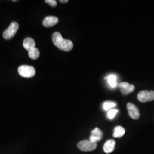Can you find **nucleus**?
I'll list each match as a JSON object with an SVG mask.
<instances>
[{"label":"nucleus","instance_id":"nucleus-2","mask_svg":"<svg viewBox=\"0 0 154 154\" xmlns=\"http://www.w3.org/2000/svg\"><path fill=\"white\" fill-rule=\"evenodd\" d=\"M19 74L21 77L25 78H31L35 75V70L33 66L29 65H21L18 69Z\"/></svg>","mask_w":154,"mask_h":154},{"label":"nucleus","instance_id":"nucleus-3","mask_svg":"<svg viewBox=\"0 0 154 154\" xmlns=\"http://www.w3.org/2000/svg\"><path fill=\"white\" fill-rule=\"evenodd\" d=\"M77 147L81 151L88 152L95 149L97 147V143L92 142L90 140H84L78 143Z\"/></svg>","mask_w":154,"mask_h":154},{"label":"nucleus","instance_id":"nucleus-18","mask_svg":"<svg viewBox=\"0 0 154 154\" xmlns=\"http://www.w3.org/2000/svg\"><path fill=\"white\" fill-rule=\"evenodd\" d=\"M45 2L49 4L50 5L53 7H55L57 6V1L55 0H46Z\"/></svg>","mask_w":154,"mask_h":154},{"label":"nucleus","instance_id":"nucleus-6","mask_svg":"<svg viewBox=\"0 0 154 154\" xmlns=\"http://www.w3.org/2000/svg\"><path fill=\"white\" fill-rule=\"evenodd\" d=\"M129 116L133 119H138L140 117L139 111L138 107L132 103H128L127 105Z\"/></svg>","mask_w":154,"mask_h":154},{"label":"nucleus","instance_id":"nucleus-13","mask_svg":"<svg viewBox=\"0 0 154 154\" xmlns=\"http://www.w3.org/2000/svg\"><path fill=\"white\" fill-rule=\"evenodd\" d=\"M105 79H107L108 82L109 83L110 86L111 88H115L117 85L116 83V79H117V77L114 74H111L108 77H106Z\"/></svg>","mask_w":154,"mask_h":154},{"label":"nucleus","instance_id":"nucleus-9","mask_svg":"<svg viewBox=\"0 0 154 154\" xmlns=\"http://www.w3.org/2000/svg\"><path fill=\"white\" fill-rule=\"evenodd\" d=\"M116 144V141L114 140H113V139L108 140L105 143L104 147H103V150H104L105 153L110 154L112 152H113L114 149H115Z\"/></svg>","mask_w":154,"mask_h":154},{"label":"nucleus","instance_id":"nucleus-4","mask_svg":"<svg viewBox=\"0 0 154 154\" xmlns=\"http://www.w3.org/2000/svg\"><path fill=\"white\" fill-rule=\"evenodd\" d=\"M19 28L18 23L16 22H12L9 26L3 33V37L6 39L13 38L17 33Z\"/></svg>","mask_w":154,"mask_h":154},{"label":"nucleus","instance_id":"nucleus-11","mask_svg":"<svg viewBox=\"0 0 154 154\" xmlns=\"http://www.w3.org/2000/svg\"><path fill=\"white\" fill-rule=\"evenodd\" d=\"M125 133V129L123 127L118 126L114 128V132L113 136L114 138H121L124 135Z\"/></svg>","mask_w":154,"mask_h":154},{"label":"nucleus","instance_id":"nucleus-14","mask_svg":"<svg viewBox=\"0 0 154 154\" xmlns=\"http://www.w3.org/2000/svg\"><path fill=\"white\" fill-rule=\"evenodd\" d=\"M116 106V102H106L103 105V109L106 110V111H107V110H110L111 108L112 107H114Z\"/></svg>","mask_w":154,"mask_h":154},{"label":"nucleus","instance_id":"nucleus-16","mask_svg":"<svg viewBox=\"0 0 154 154\" xmlns=\"http://www.w3.org/2000/svg\"><path fill=\"white\" fill-rule=\"evenodd\" d=\"M118 112V110L116 109H111L109 110L107 112V116L109 119H113L115 116L117 112Z\"/></svg>","mask_w":154,"mask_h":154},{"label":"nucleus","instance_id":"nucleus-8","mask_svg":"<svg viewBox=\"0 0 154 154\" xmlns=\"http://www.w3.org/2000/svg\"><path fill=\"white\" fill-rule=\"evenodd\" d=\"M58 18L55 16H47L43 20V25L45 27L50 28L55 25L58 23Z\"/></svg>","mask_w":154,"mask_h":154},{"label":"nucleus","instance_id":"nucleus-10","mask_svg":"<svg viewBox=\"0 0 154 154\" xmlns=\"http://www.w3.org/2000/svg\"><path fill=\"white\" fill-rule=\"evenodd\" d=\"M23 48L28 51L35 48V42L33 38L27 37L24 39L23 42Z\"/></svg>","mask_w":154,"mask_h":154},{"label":"nucleus","instance_id":"nucleus-19","mask_svg":"<svg viewBox=\"0 0 154 154\" xmlns=\"http://www.w3.org/2000/svg\"><path fill=\"white\" fill-rule=\"evenodd\" d=\"M60 2H61V3H67L68 2V1L67 0H64V1L61 0Z\"/></svg>","mask_w":154,"mask_h":154},{"label":"nucleus","instance_id":"nucleus-7","mask_svg":"<svg viewBox=\"0 0 154 154\" xmlns=\"http://www.w3.org/2000/svg\"><path fill=\"white\" fill-rule=\"evenodd\" d=\"M121 88L122 93L124 95H128L133 92L135 90L134 85L129 84L128 82H122L119 85Z\"/></svg>","mask_w":154,"mask_h":154},{"label":"nucleus","instance_id":"nucleus-1","mask_svg":"<svg viewBox=\"0 0 154 154\" xmlns=\"http://www.w3.org/2000/svg\"><path fill=\"white\" fill-rule=\"evenodd\" d=\"M52 40L54 45L62 50L69 51L73 48V44L72 41L63 38L61 34L58 32L53 33Z\"/></svg>","mask_w":154,"mask_h":154},{"label":"nucleus","instance_id":"nucleus-5","mask_svg":"<svg viewBox=\"0 0 154 154\" xmlns=\"http://www.w3.org/2000/svg\"><path fill=\"white\" fill-rule=\"evenodd\" d=\"M138 99L140 102L142 103L154 100V91H141L138 94Z\"/></svg>","mask_w":154,"mask_h":154},{"label":"nucleus","instance_id":"nucleus-17","mask_svg":"<svg viewBox=\"0 0 154 154\" xmlns=\"http://www.w3.org/2000/svg\"><path fill=\"white\" fill-rule=\"evenodd\" d=\"M102 138H99V137H95L94 135H91L90 137V140L93 143H97V142L99 141Z\"/></svg>","mask_w":154,"mask_h":154},{"label":"nucleus","instance_id":"nucleus-12","mask_svg":"<svg viewBox=\"0 0 154 154\" xmlns=\"http://www.w3.org/2000/svg\"><path fill=\"white\" fill-rule=\"evenodd\" d=\"M28 54H29V57L32 60H36V59L38 58L39 55H40L39 50L36 48H34L28 51Z\"/></svg>","mask_w":154,"mask_h":154},{"label":"nucleus","instance_id":"nucleus-15","mask_svg":"<svg viewBox=\"0 0 154 154\" xmlns=\"http://www.w3.org/2000/svg\"><path fill=\"white\" fill-rule=\"evenodd\" d=\"M91 135L100 138H102V136H103L102 131L97 127H96L94 130L91 131Z\"/></svg>","mask_w":154,"mask_h":154}]
</instances>
